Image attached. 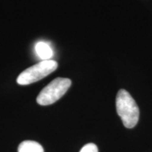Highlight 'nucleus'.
Wrapping results in <instances>:
<instances>
[{"label":"nucleus","instance_id":"obj_4","mask_svg":"<svg viewBox=\"0 0 152 152\" xmlns=\"http://www.w3.org/2000/svg\"><path fill=\"white\" fill-rule=\"evenodd\" d=\"M18 152H45L43 147L37 142L26 140L19 144Z\"/></svg>","mask_w":152,"mask_h":152},{"label":"nucleus","instance_id":"obj_3","mask_svg":"<svg viewBox=\"0 0 152 152\" xmlns=\"http://www.w3.org/2000/svg\"><path fill=\"white\" fill-rule=\"evenodd\" d=\"M57 67L58 64L55 61H42L23 71L17 78V83L20 85L32 84L53 73Z\"/></svg>","mask_w":152,"mask_h":152},{"label":"nucleus","instance_id":"obj_5","mask_svg":"<svg viewBox=\"0 0 152 152\" xmlns=\"http://www.w3.org/2000/svg\"><path fill=\"white\" fill-rule=\"evenodd\" d=\"M35 51L39 57L43 61L49 60L53 56L52 49L48 44L42 42H38L35 46Z\"/></svg>","mask_w":152,"mask_h":152},{"label":"nucleus","instance_id":"obj_6","mask_svg":"<svg viewBox=\"0 0 152 152\" xmlns=\"http://www.w3.org/2000/svg\"><path fill=\"white\" fill-rule=\"evenodd\" d=\"M80 152H99L97 146L93 143H89L82 148Z\"/></svg>","mask_w":152,"mask_h":152},{"label":"nucleus","instance_id":"obj_1","mask_svg":"<svg viewBox=\"0 0 152 152\" xmlns=\"http://www.w3.org/2000/svg\"><path fill=\"white\" fill-rule=\"evenodd\" d=\"M116 111L124 126L132 128L137 124L140 109L134 99L125 90H120L116 96Z\"/></svg>","mask_w":152,"mask_h":152},{"label":"nucleus","instance_id":"obj_2","mask_svg":"<svg viewBox=\"0 0 152 152\" xmlns=\"http://www.w3.org/2000/svg\"><path fill=\"white\" fill-rule=\"evenodd\" d=\"M71 83V80L68 78L57 77L54 79L38 94L37 104L41 106H47L55 103L66 94Z\"/></svg>","mask_w":152,"mask_h":152}]
</instances>
